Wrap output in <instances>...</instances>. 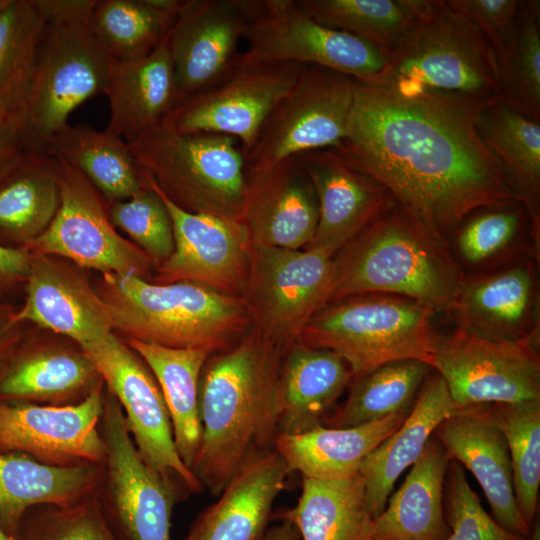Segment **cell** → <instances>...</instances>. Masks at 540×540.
Listing matches in <instances>:
<instances>
[{"label":"cell","mask_w":540,"mask_h":540,"mask_svg":"<svg viewBox=\"0 0 540 540\" xmlns=\"http://www.w3.org/2000/svg\"><path fill=\"white\" fill-rule=\"evenodd\" d=\"M476 114L357 81L347 135L334 148L444 238L477 210L523 205L479 138Z\"/></svg>","instance_id":"obj_1"},{"label":"cell","mask_w":540,"mask_h":540,"mask_svg":"<svg viewBox=\"0 0 540 540\" xmlns=\"http://www.w3.org/2000/svg\"><path fill=\"white\" fill-rule=\"evenodd\" d=\"M291 346L251 326L204 364L199 379L202 439L191 470L211 495L218 496L249 459L274 450L282 370Z\"/></svg>","instance_id":"obj_2"},{"label":"cell","mask_w":540,"mask_h":540,"mask_svg":"<svg viewBox=\"0 0 540 540\" xmlns=\"http://www.w3.org/2000/svg\"><path fill=\"white\" fill-rule=\"evenodd\" d=\"M330 301L366 293L410 298L435 313H449L464 275L444 238L398 204L391 206L333 257Z\"/></svg>","instance_id":"obj_3"},{"label":"cell","mask_w":540,"mask_h":540,"mask_svg":"<svg viewBox=\"0 0 540 540\" xmlns=\"http://www.w3.org/2000/svg\"><path fill=\"white\" fill-rule=\"evenodd\" d=\"M372 85L404 97H435L474 113L502 100L489 41L446 0H424Z\"/></svg>","instance_id":"obj_4"},{"label":"cell","mask_w":540,"mask_h":540,"mask_svg":"<svg viewBox=\"0 0 540 540\" xmlns=\"http://www.w3.org/2000/svg\"><path fill=\"white\" fill-rule=\"evenodd\" d=\"M114 333L170 348H208L237 342L252 322L244 299L192 281L155 284L136 275L102 274L92 285Z\"/></svg>","instance_id":"obj_5"},{"label":"cell","mask_w":540,"mask_h":540,"mask_svg":"<svg viewBox=\"0 0 540 540\" xmlns=\"http://www.w3.org/2000/svg\"><path fill=\"white\" fill-rule=\"evenodd\" d=\"M95 1H37L46 25L20 113L23 149L45 152L76 108L106 94L112 59L89 29Z\"/></svg>","instance_id":"obj_6"},{"label":"cell","mask_w":540,"mask_h":540,"mask_svg":"<svg viewBox=\"0 0 540 540\" xmlns=\"http://www.w3.org/2000/svg\"><path fill=\"white\" fill-rule=\"evenodd\" d=\"M433 312L399 295L366 293L329 301L302 330L299 341L337 353L353 380L393 361L432 365L437 333Z\"/></svg>","instance_id":"obj_7"},{"label":"cell","mask_w":540,"mask_h":540,"mask_svg":"<svg viewBox=\"0 0 540 540\" xmlns=\"http://www.w3.org/2000/svg\"><path fill=\"white\" fill-rule=\"evenodd\" d=\"M129 145L142 170L176 206L242 223L248 180L235 138L177 132L162 124Z\"/></svg>","instance_id":"obj_8"},{"label":"cell","mask_w":540,"mask_h":540,"mask_svg":"<svg viewBox=\"0 0 540 540\" xmlns=\"http://www.w3.org/2000/svg\"><path fill=\"white\" fill-rule=\"evenodd\" d=\"M305 66L239 52L216 81L180 99L163 124L183 133L225 134L235 138L244 151Z\"/></svg>","instance_id":"obj_9"},{"label":"cell","mask_w":540,"mask_h":540,"mask_svg":"<svg viewBox=\"0 0 540 540\" xmlns=\"http://www.w3.org/2000/svg\"><path fill=\"white\" fill-rule=\"evenodd\" d=\"M356 82L340 72L306 65L243 151L247 179L292 156L338 147L347 135Z\"/></svg>","instance_id":"obj_10"},{"label":"cell","mask_w":540,"mask_h":540,"mask_svg":"<svg viewBox=\"0 0 540 540\" xmlns=\"http://www.w3.org/2000/svg\"><path fill=\"white\" fill-rule=\"evenodd\" d=\"M333 283V257L319 249L252 244L241 297L251 326L291 346L311 318L330 301Z\"/></svg>","instance_id":"obj_11"},{"label":"cell","mask_w":540,"mask_h":540,"mask_svg":"<svg viewBox=\"0 0 540 540\" xmlns=\"http://www.w3.org/2000/svg\"><path fill=\"white\" fill-rule=\"evenodd\" d=\"M100 432L105 460L99 496L115 528L124 540H171L173 508L180 487H186L145 462L119 402L107 389Z\"/></svg>","instance_id":"obj_12"},{"label":"cell","mask_w":540,"mask_h":540,"mask_svg":"<svg viewBox=\"0 0 540 540\" xmlns=\"http://www.w3.org/2000/svg\"><path fill=\"white\" fill-rule=\"evenodd\" d=\"M54 158L59 179L57 212L47 229L23 248L30 254L61 257L102 274L136 275L149 281L152 260L117 232L102 195L78 170Z\"/></svg>","instance_id":"obj_13"},{"label":"cell","mask_w":540,"mask_h":540,"mask_svg":"<svg viewBox=\"0 0 540 540\" xmlns=\"http://www.w3.org/2000/svg\"><path fill=\"white\" fill-rule=\"evenodd\" d=\"M431 367L459 407L540 400L539 329L495 342L456 328L437 335Z\"/></svg>","instance_id":"obj_14"},{"label":"cell","mask_w":540,"mask_h":540,"mask_svg":"<svg viewBox=\"0 0 540 540\" xmlns=\"http://www.w3.org/2000/svg\"><path fill=\"white\" fill-rule=\"evenodd\" d=\"M243 41L255 58L319 66L366 84H375L387 63L372 45L317 22L296 0H256Z\"/></svg>","instance_id":"obj_15"},{"label":"cell","mask_w":540,"mask_h":540,"mask_svg":"<svg viewBox=\"0 0 540 540\" xmlns=\"http://www.w3.org/2000/svg\"><path fill=\"white\" fill-rule=\"evenodd\" d=\"M80 347L119 402L145 462L163 476L181 482L189 492H200L201 482L177 452L163 394L144 360L114 332Z\"/></svg>","instance_id":"obj_16"},{"label":"cell","mask_w":540,"mask_h":540,"mask_svg":"<svg viewBox=\"0 0 540 540\" xmlns=\"http://www.w3.org/2000/svg\"><path fill=\"white\" fill-rule=\"evenodd\" d=\"M104 387L68 406L0 400V452L21 453L50 466L102 464Z\"/></svg>","instance_id":"obj_17"},{"label":"cell","mask_w":540,"mask_h":540,"mask_svg":"<svg viewBox=\"0 0 540 540\" xmlns=\"http://www.w3.org/2000/svg\"><path fill=\"white\" fill-rule=\"evenodd\" d=\"M146 178L168 209L174 235V250L157 266L153 283L192 281L241 297L252 245L245 226L241 222L185 211L170 201L147 174Z\"/></svg>","instance_id":"obj_18"},{"label":"cell","mask_w":540,"mask_h":540,"mask_svg":"<svg viewBox=\"0 0 540 540\" xmlns=\"http://www.w3.org/2000/svg\"><path fill=\"white\" fill-rule=\"evenodd\" d=\"M255 3L184 0L167 35L178 101L209 86L225 72L239 53Z\"/></svg>","instance_id":"obj_19"},{"label":"cell","mask_w":540,"mask_h":540,"mask_svg":"<svg viewBox=\"0 0 540 540\" xmlns=\"http://www.w3.org/2000/svg\"><path fill=\"white\" fill-rule=\"evenodd\" d=\"M318 199V223L312 241L331 257L395 204L377 180L328 147L300 154Z\"/></svg>","instance_id":"obj_20"},{"label":"cell","mask_w":540,"mask_h":540,"mask_svg":"<svg viewBox=\"0 0 540 540\" xmlns=\"http://www.w3.org/2000/svg\"><path fill=\"white\" fill-rule=\"evenodd\" d=\"M25 290L24 303L13 315L17 325L34 323L79 346L113 332L103 302L75 264L56 256L30 254Z\"/></svg>","instance_id":"obj_21"},{"label":"cell","mask_w":540,"mask_h":540,"mask_svg":"<svg viewBox=\"0 0 540 540\" xmlns=\"http://www.w3.org/2000/svg\"><path fill=\"white\" fill-rule=\"evenodd\" d=\"M488 404L458 407L433 434L449 458L474 475L493 519L504 529L529 538L531 528L523 519L515 496L507 442L493 421Z\"/></svg>","instance_id":"obj_22"},{"label":"cell","mask_w":540,"mask_h":540,"mask_svg":"<svg viewBox=\"0 0 540 540\" xmlns=\"http://www.w3.org/2000/svg\"><path fill=\"white\" fill-rule=\"evenodd\" d=\"M248 180L242 215L251 244L307 247L318 223V199L300 155L287 158Z\"/></svg>","instance_id":"obj_23"},{"label":"cell","mask_w":540,"mask_h":540,"mask_svg":"<svg viewBox=\"0 0 540 540\" xmlns=\"http://www.w3.org/2000/svg\"><path fill=\"white\" fill-rule=\"evenodd\" d=\"M104 387L82 348L23 338L0 366V400L68 406Z\"/></svg>","instance_id":"obj_24"},{"label":"cell","mask_w":540,"mask_h":540,"mask_svg":"<svg viewBox=\"0 0 540 540\" xmlns=\"http://www.w3.org/2000/svg\"><path fill=\"white\" fill-rule=\"evenodd\" d=\"M533 266L526 262L475 278L464 277L448 313L457 328L495 342L523 339L539 329Z\"/></svg>","instance_id":"obj_25"},{"label":"cell","mask_w":540,"mask_h":540,"mask_svg":"<svg viewBox=\"0 0 540 540\" xmlns=\"http://www.w3.org/2000/svg\"><path fill=\"white\" fill-rule=\"evenodd\" d=\"M291 470L271 450L252 457L192 523L182 540H258Z\"/></svg>","instance_id":"obj_26"},{"label":"cell","mask_w":540,"mask_h":540,"mask_svg":"<svg viewBox=\"0 0 540 540\" xmlns=\"http://www.w3.org/2000/svg\"><path fill=\"white\" fill-rule=\"evenodd\" d=\"M105 95L110 108L105 129L127 143L161 126L178 101L167 36L144 57L112 60Z\"/></svg>","instance_id":"obj_27"},{"label":"cell","mask_w":540,"mask_h":540,"mask_svg":"<svg viewBox=\"0 0 540 540\" xmlns=\"http://www.w3.org/2000/svg\"><path fill=\"white\" fill-rule=\"evenodd\" d=\"M458 407L442 377L429 374L405 421L366 457L359 469L374 518L384 510L399 476L416 462L437 426Z\"/></svg>","instance_id":"obj_28"},{"label":"cell","mask_w":540,"mask_h":540,"mask_svg":"<svg viewBox=\"0 0 540 540\" xmlns=\"http://www.w3.org/2000/svg\"><path fill=\"white\" fill-rule=\"evenodd\" d=\"M410 410L354 427L320 425L301 433H279L274 450L291 472L302 477L346 479L359 473L366 457L405 421Z\"/></svg>","instance_id":"obj_29"},{"label":"cell","mask_w":540,"mask_h":540,"mask_svg":"<svg viewBox=\"0 0 540 540\" xmlns=\"http://www.w3.org/2000/svg\"><path fill=\"white\" fill-rule=\"evenodd\" d=\"M103 476L104 463L57 467L21 453L0 452V524L15 535L29 509L98 493Z\"/></svg>","instance_id":"obj_30"},{"label":"cell","mask_w":540,"mask_h":540,"mask_svg":"<svg viewBox=\"0 0 540 540\" xmlns=\"http://www.w3.org/2000/svg\"><path fill=\"white\" fill-rule=\"evenodd\" d=\"M450 458L434 436L401 487L374 520V540H444L450 535L443 506Z\"/></svg>","instance_id":"obj_31"},{"label":"cell","mask_w":540,"mask_h":540,"mask_svg":"<svg viewBox=\"0 0 540 540\" xmlns=\"http://www.w3.org/2000/svg\"><path fill=\"white\" fill-rule=\"evenodd\" d=\"M352 380L349 365L337 353L297 340L282 370L279 433H301L323 425Z\"/></svg>","instance_id":"obj_32"},{"label":"cell","mask_w":540,"mask_h":540,"mask_svg":"<svg viewBox=\"0 0 540 540\" xmlns=\"http://www.w3.org/2000/svg\"><path fill=\"white\" fill-rule=\"evenodd\" d=\"M45 152L78 170L107 203L129 199L148 186L129 143L106 129L68 124Z\"/></svg>","instance_id":"obj_33"},{"label":"cell","mask_w":540,"mask_h":540,"mask_svg":"<svg viewBox=\"0 0 540 540\" xmlns=\"http://www.w3.org/2000/svg\"><path fill=\"white\" fill-rule=\"evenodd\" d=\"M147 364L163 394L177 452L192 469L202 439L199 379L208 348H170L138 340H124Z\"/></svg>","instance_id":"obj_34"},{"label":"cell","mask_w":540,"mask_h":540,"mask_svg":"<svg viewBox=\"0 0 540 540\" xmlns=\"http://www.w3.org/2000/svg\"><path fill=\"white\" fill-rule=\"evenodd\" d=\"M58 206L55 158L23 149L0 175V235L25 246L47 229Z\"/></svg>","instance_id":"obj_35"},{"label":"cell","mask_w":540,"mask_h":540,"mask_svg":"<svg viewBox=\"0 0 540 540\" xmlns=\"http://www.w3.org/2000/svg\"><path fill=\"white\" fill-rule=\"evenodd\" d=\"M301 540H374L372 515L362 476L339 480L303 477L297 504L279 512Z\"/></svg>","instance_id":"obj_36"},{"label":"cell","mask_w":540,"mask_h":540,"mask_svg":"<svg viewBox=\"0 0 540 540\" xmlns=\"http://www.w3.org/2000/svg\"><path fill=\"white\" fill-rule=\"evenodd\" d=\"M476 132L520 195L534 233L539 231L540 122L499 100L474 117Z\"/></svg>","instance_id":"obj_37"},{"label":"cell","mask_w":540,"mask_h":540,"mask_svg":"<svg viewBox=\"0 0 540 540\" xmlns=\"http://www.w3.org/2000/svg\"><path fill=\"white\" fill-rule=\"evenodd\" d=\"M491 47L502 101L540 122V1L521 0Z\"/></svg>","instance_id":"obj_38"},{"label":"cell","mask_w":540,"mask_h":540,"mask_svg":"<svg viewBox=\"0 0 540 540\" xmlns=\"http://www.w3.org/2000/svg\"><path fill=\"white\" fill-rule=\"evenodd\" d=\"M432 367L417 359L386 363L352 380L345 401L323 426L348 428L410 410Z\"/></svg>","instance_id":"obj_39"},{"label":"cell","mask_w":540,"mask_h":540,"mask_svg":"<svg viewBox=\"0 0 540 540\" xmlns=\"http://www.w3.org/2000/svg\"><path fill=\"white\" fill-rule=\"evenodd\" d=\"M317 22L353 34L387 58L415 24L424 0H296Z\"/></svg>","instance_id":"obj_40"},{"label":"cell","mask_w":540,"mask_h":540,"mask_svg":"<svg viewBox=\"0 0 540 540\" xmlns=\"http://www.w3.org/2000/svg\"><path fill=\"white\" fill-rule=\"evenodd\" d=\"M45 25L34 0H10L0 12V117L24 107Z\"/></svg>","instance_id":"obj_41"},{"label":"cell","mask_w":540,"mask_h":540,"mask_svg":"<svg viewBox=\"0 0 540 540\" xmlns=\"http://www.w3.org/2000/svg\"><path fill=\"white\" fill-rule=\"evenodd\" d=\"M176 15L158 8L152 0H96L89 29L110 59L126 61L156 49Z\"/></svg>","instance_id":"obj_42"},{"label":"cell","mask_w":540,"mask_h":540,"mask_svg":"<svg viewBox=\"0 0 540 540\" xmlns=\"http://www.w3.org/2000/svg\"><path fill=\"white\" fill-rule=\"evenodd\" d=\"M488 408L506 439L517 504L532 528L540 486V400L490 403Z\"/></svg>","instance_id":"obj_43"},{"label":"cell","mask_w":540,"mask_h":540,"mask_svg":"<svg viewBox=\"0 0 540 540\" xmlns=\"http://www.w3.org/2000/svg\"><path fill=\"white\" fill-rule=\"evenodd\" d=\"M17 540H124L99 492L64 505H40L24 515Z\"/></svg>","instance_id":"obj_44"},{"label":"cell","mask_w":540,"mask_h":540,"mask_svg":"<svg viewBox=\"0 0 540 540\" xmlns=\"http://www.w3.org/2000/svg\"><path fill=\"white\" fill-rule=\"evenodd\" d=\"M107 207L114 227L127 234L153 264L158 266L172 254V220L161 196L149 184L133 197L107 203Z\"/></svg>","instance_id":"obj_45"},{"label":"cell","mask_w":540,"mask_h":540,"mask_svg":"<svg viewBox=\"0 0 540 540\" xmlns=\"http://www.w3.org/2000/svg\"><path fill=\"white\" fill-rule=\"evenodd\" d=\"M443 506L451 530L444 540H530L504 529L485 511L463 466L453 459L445 476Z\"/></svg>","instance_id":"obj_46"},{"label":"cell","mask_w":540,"mask_h":540,"mask_svg":"<svg viewBox=\"0 0 540 540\" xmlns=\"http://www.w3.org/2000/svg\"><path fill=\"white\" fill-rule=\"evenodd\" d=\"M530 223L524 205L500 209H480L458 226L456 244L460 256L469 264L483 263L504 251Z\"/></svg>","instance_id":"obj_47"},{"label":"cell","mask_w":540,"mask_h":540,"mask_svg":"<svg viewBox=\"0 0 540 540\" xmlns=\"http://www.w3.org/2000/svg\"><path fill=\"white\" fill-rule=\"evenodd\" d=\"M491 43L509 26L521 0H446Z\"/></svg>","instance_id":"obj_48"},{"label":"cell","mask_w":540,"mask_h":540,"mask_svg":"<svg viewBox=\"0 0 540 540\" xmlns=\"http://www.w3.org/2000/svg\"><path fill=\"white\" fill-rule=\"evenodd\" d=\"M30 254L24 248H13L0 243V293L26 282Z\"/></svg>","instance_id":"obj_49"},{"label":"cell","mask_w":540,"mask_h":540,"mask_svg":"<svg viewBox=\"0 0 540 540\" xmlns=\"http://www.w3.org/2000/svg\"><path fill=\"white\" fill-rule=\"evenodd\" d=\"M22 150L20 115L0 117V175Z\"/></svg>","instance_id":"obj_50"},{"label":"cell","mask_w":540,"mask_h":540,"mask_svg":"<svg viewBox=\"0 0 540 540\" xmlns=\"http://www.w3.org/2000/svg\"><path fill=\"white\" fill-rule=\"evenodd\" d=\"M15 310L0 302V366L22 340L20 325L13 322Z\"/></svg>","instance_id":"obj_51"},{"label":"cell","mask_w":540,"mask_h":540,"mask_svg":"<svg viewBox=\"0 0 540 540\" xmlns=\"http://www.w3.org/2000/svg\"><path fill=\"white\" fill-rule=\"evenodd\" d=\"M258 540H301V537L296 526L284 519L267 528Z\"/></svg>","instance_id":"obj_52"},{"label":"cell","mask_w":540,"mask_h":540,"mask_svg":"<svg viewBox=\"0 0 540 540\" xmlns=\"http://www.w3.org/2000/svg\"><path fill=\"white\" fill-rule=\"evenodd\" d=\"M530 540H540V523L539 518L536 516L530 534Z\"/></svg>","instance_id":"obj_53"},{"label":"cell","mask_w":540,"mask_h":540,"mask_svg":"<svg viewBox=\"0 0 540 540\" xmlns=\"http://www.w3.org/2000/svg\"><path fill=\"white\" fill-rule=\"evenodd\" d=\"M0 540H17L16 535L9 534L0 524Z\"/></svg>","instance_id":"obj_54"},{"label":"cell","mask_w":540,"mask_h":540,"mask_svg":"<svg viewBox=\"0 0 540 540\" xmlns=\"http://www.w3.org/2000/svg\"><path fill=\"white\" fill-rule=\"evenodd\" d=\"M10 0H0V12L7 6Z\"/></svg>","instance_id":"obj_55"}]
</instances>
